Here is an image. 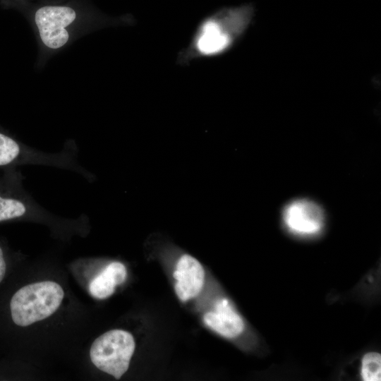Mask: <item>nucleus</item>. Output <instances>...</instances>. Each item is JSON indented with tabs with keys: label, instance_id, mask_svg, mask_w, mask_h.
Segmentation results:
<instances>
[{
	"label": "nucleus",
	"instance_id": "f257e3e1",
	"mask_svg": "<svg viewBox=\"0 0 381 381\" xmlns=\"http://www.w3.org/2000/svg\"><path fill=\"white\" fill-rule=\"evenodd\" d=\"M255 13L251 4L224 7L204 18L196 27L188 44L176 58L180 66L191 61L221 56L240 41Z\"/></svg>",
	"mask_w": 381,
	"mask_h": 381
},
{
	"label": "nucleus",
	"instance_id": "f03ea898",
	"mask_svg": "<svg viewBox=\"0 0 381 381\" xmlns=\"http://www.w3.org/2000/svg\"><path fill=\"white\" fill-rule=\"evenodd\" d=\"M0 171V223L28 219L54 226H78L87 220L85 215L75 220L59 219L39 205L24 189V176L18 168Z\"/></svg>",
	"mask_w": 381,
	"mask_h": 381
},
{
	"label": "nucleus",
	"instance_id": "7ed1b4c3",
	"mask_svg": "<svg viewBox=\"0 0 381 381\" xmlns=\"http://www.w3.org/2000/svg\"><path fill=\"white\" fill-rule=\"evenodd\" d=\"M23 165H41L71 171L89 183L96 179L94 174L79 163L78 150L74 143L66 144L60 152L48 153L25 145L0 131V171Z\"/></svg>",
	"mask_w": 381,
	"mask_h": 381
},
{
	"label": "nucleus",
	"instance_id": "20e7f679",
	"mask_svg": "<svg viewBox=\"0 0 381 381\" xmlns=\"http://www.w3.org/2000/svg\"><path fill=\"white\" fill-rule=\"evenodd\" d=\"M64 297L61 286L53 281H42L27 284L18 289L10 302L13 322L27 327L43 320L61 306Z\"/></svg>",
	"mask_w": 381,
	"mask_h": 381
},
{
	"label": "nucleus",
	"instance_id": "39448f33",
	"mask_svg": "<svg viewBox=\"0 0 381 381\" xmlns=\"http://www.w3.org/2000/svg\"><path fill=\"white\" fill-rule=\"evenodd\" d=\"M135 344L133 335L123 329H111L92 344L90 358L101 371L119 379L127 371Z\"/></svg>",
	"mask_w": 381,
	"mask_h": 381
},
{
	"label": "nucleus",
	"instance_id": "423d86ee",
	"mask_svg": "<svg viewBox=\"0 0 381 381\" xmlns=\"http://www.w3.org/2000/svg\"><path fill=\"white\" fill-rule=\"evenodd\" d=\"M76 11L68 6L45 5L35 13V22L43 44L59 49L66 44L69 35L66 28L76 18Z\"/></svg>",
	"mask_w": 381,
	"mask_h": 381
},
{
	"label": "nucleus",
	"instance_id": "0eeeda50",
	"mask_svg": "<svg viewBox=\"0 0 381 381\" xmlns=\"http://www.w3.org/2000/svg\"><path fill=\"white\" fill-rule=\"evenodd\" d=\"M283 224L291 235L310 238L319 236L325 226V214L315 202L306 199L289 202L282 212Z\"/></svg>",
	"mask_w": 381,
	"mask_h": 381
},
{
	"label": "nucleus",
	"instance_id": "6e6552de",
	"mask_svg": "<svg viewBox=\"0 0 381 381\" xmlns=\"http://www.w3.org/2000/svg\"><path fill=\"white\" fill-rule=\"evenodd\" d=\"M174 277L177 280L175 291L181 301L198 295L205 280V271L200 262L193 256L184 253L178 259Z\"/></svg>",
	"mask_w": 381,
	"mask_h": 381
},
{
	"label": "nucleus",
	"instance_id": "1a4fd4ad",
	"mask_svg": "<svg viewBox=\"0 0 381 381\" xmlns=\"http://www.w3.org/2000/svg\"><path fill=\"white\" fill-rule=\"evenodd\" d=\"M203 320L211 329L227 339L238 337L246 328L242 317L224 297L216 301L214 311L206 313Z\"/></svg>",
	"mask_w": 381,
	"mask_h": 381
},
{
	"label": "nucleus",
	"instance_id": "9d476101",
	"mask_svg": "<svg viewBox=\"0 0 381 381\" xmlns=\"http://www.w3.org/2000/svg\"><path fill=\"white\" fill-rule=\"evenodd\" d=\"M127 277L126 266L121 262L113 261L90 282L88 287L90 295L97 299L111 296L117 285L123 283Z\"/></svg>",
	"mask_w": 381,
	"mask_h": 381
},
{
	"label": "nucleus",
	"instance_id": "9b49d317",
	"mask_svg": "<svg viewBox=\"0 0 381 381\" xmlns=\"http://www.w3.org/2000/svg\"><path fill=\"white\" fill-rule=\"evenodd\" d=\"M360 376L363 381L381 380V355L377 351L365 353L361 360Z\"/></svg>",
	"mask_w": 381,
	"mask_h": 381
},
{
	"label": "nucleus",
	"instance_id": "f8f14e48",
	"mask_svg": "<svg viewBox=\"0 0 381 381\" xmlns=\"http://www.w3.org/2000/svg\"><path fill=\"white\" fill-rule=\"evenodd\" d=\"M6 271V262L4 256V252L2 246L0 245V283L3 280Z\"/></svg>",
	"mask_w": 381,
	"mask_h": 381
}]
</instances>
